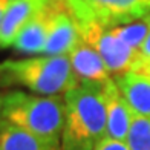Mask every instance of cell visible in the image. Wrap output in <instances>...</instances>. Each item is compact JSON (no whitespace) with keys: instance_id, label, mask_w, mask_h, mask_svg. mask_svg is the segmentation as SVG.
I'll return each mask as SVG.
<instances>
[{"instance_id":"cell-1","label":"cell","mask_w":150,"mask_h":150,"mask_svg":"<svg viewBox=\"0 0 150 150\" xmlns=\"http://www.w3.org/2000/svg\"><path fill=\"white\" fill-rule=\"evenodd\" d=\"M64 97H45L23 91L0 93V122L17 126L61 150Z\"/></svg>"},{"instance_id":"cell-2","label":"cell","mask_w":150,"mask_h":150,"mask_svg":"<svg viewBox=\"0 0 150 150\" xmlns=\"http://www.w3.org/2000/svg\"><path fill=\"white\" fill-rule=\"evenodd\" d=\"M64 103L61 150H95L107 136L104 84H77Z\"/></svg>"},{"instance_id":"cell-3","label":"cell","mask_w":150,"mask_h":150,"mask_svg":"<svg viewBox=\"0 0 150 150\" xmlns=\"http://www.w3.org/2000/svg\"><path fill=\"white\" fill-rule=\"evenodd\" d=\"M67 55H34L0 63V87H26L45 97H64L77 86Z\"/></svg>"},{"instance_id":"cell-4","label":"cell","mask_w":150,"mask_h":150,"mask_svg":"<svg viewBox=\"0 0 150 150\" xmlns=\"http://www.w3.org/2000/svg\"><path fill=\"white\" fill-rule=\"evenodd\" d=\"M78 22L104 28L130 23L150 14V0H64Z\"/></svg>"},{"instance_id":"cell-5","label":"cell","mask_w":150,"mask_h":150,"mask_svg":"<svg viewBox=\"0 0 150 150\" xmlns=\"http://www.w3.org/2000/svg\"><path fill=\"white\" fill-rule=\"evenodd\" d=\"M78 23L81 38L100 54L112 78L127 71H132L135 67L136 61L139 58L138 51H133L124 42H121L109 28H104V26L92 22Z\"/></svg>"},{"instance_id":"cell-6","label":"cell","mask_w":150,"mask_h":150,"mask_svg":"<svg viewBox=\"0 0 150 150\" xmlns=\"http://www.w3.org/2000/svg\"><path fill=\"white\" fill-rule=\"evenodd\" d=\"M81 42L80 23L64 0H57L55 12L51 20L45 52L46 55H69Z\"/></svg>"},{"instance_id":"cell-7","label":"cell","mask_w":150,"mask_h":150,"mask_svg":"<svg viewBox=\"0 0 150 150\" xmlns=\"http://www.w3.org/2000/svg\"><path fill=\"white\" fill-rule=\"evenodd\" d=\"M67 57L78 84H104L112 78L100 54L83 38Z\"/></svg>"},{"instance_id":"cell-8","label":"cell","mask_w":150,"mask_h":150,"mask_svg":"<svg viewBox=\"0 0 150 150\" xmlns=\"http://www.w3.org/2000/svg\"><path fill=\"white\" fill-rule=\"evenodd\" d=\"M104 101L107 117V138L126 142L135 113L120 92L113 78L104 83Z\"/></svg>"},{"instance_id":"cell-9","label":"cell","mask_w":150,"mask_h":150,"mask_svg":"<svg viewBox=\"0 0 150 150\" xmlns=\"http://www.w3.org/2000/svg\"><path fill=\"white\" fill-rule=\"evenodd\" d=\"M57 0H49L35 16H34L25 28L20 31L17 38L12 43V47L17 52L23 54H43L47 34H49L51 20L55 12Z\"/></svg>"},{"instance_id":"cell-10","label":"cell","mask_w":150,"mask_h":150,"mask_svg":"<svg viewBox=\"0 0 150 150\" xmlns=\"http://www.w3.org/2000/svg\"><path fill=\"white\" fill-rule=\"evenodd\" d=\"M49 0H11L9 8L0 25V49L12 47V43L25 25Z\"/></svg>"},{"instance_id":"cell-11","label":"cell","mask_w":150,"mask_h":150,"mask_svg":"<svg viewBox=\"0 0 150 150\" xmlns=\"http://www.w3.org/2000/svg\"><path fill=\"white\" fill-rule=\"evenodd\" d=\"M120 92L135 115L150 118V74L127 71L113 77Z\"/></svg>"},{"instance_id":"cell-12","label":"cell","mask_w":150,"mask_h":150,"mask_svg":"<svg viewBox=\"0 0 150 150\" xmlns=\"http://www.w3.org/2000/svg\"><path fill=\"white\" fill-rule=\"evenodd\" d=\"M0 150H60L34 133L17 126L0 122Z\"/></svg>"},{"instance_id":"cell-13","label":"cell","mask_w":150,"mask_h":150,"mask_svg":"<svg viewBox=\"0 0 150 150\" xmlns=\"http://www.w3.org/2000/svg\"><path fill=\"white\" fill-rule=\"evenodd\" d=\"M115 35H117L121 42H124L129 47H132L133 51L141 49L142 43L146 42V38L150 32V14L133 20L130 23H124V25H118L113 28H109Z\"/></svg>"},{"instance_id":"cell-14","label":"cell","mask_w":150,"mask_h":150,"mask_svg":"<svg viewBox=\"0 0 150 150\" xmlns=\"http://www.w3.org/2000/svg\"><path fill=\"white\" fill-rule=\"evenodd\" d=\"M126 144L129 150H150V118L133 115Z\"/></svg>"},{"instance_id":"cell-15","label":"cell","mask_w":150,"mask_h":150,"mask_svg":"<svg viewBox=\"0 0 150 150\" xmlns=\"http://www.w3.org/2000/svg\"><path fill=\"white\" fill-rule=\"evenodd\" d=\"M95 150H129L127 144L122 141H117V139H112V138H106L100 142L97 146Z\"/></svg>"},{"instance_id":"cell-16","label":"cell","mask_w":150,"mask_h":150,"mask_svg":"<svg viewBox=\"0 0 150 150\" xmlns=\"http://www.w3.org/2000/svg\"><path fill=\"white\" fill-rule=\"evenodd\" d=\"M9 3H11V0H0V25H2V20L9 8Z\"/></svg>"}]
</instances>
